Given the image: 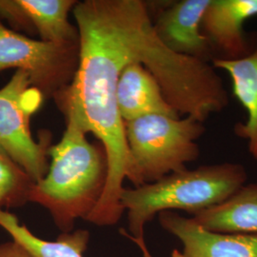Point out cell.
I'll return each mask as SVG.
<instances>
[{
  "instance_id": "6da1fadb",
  "label": "cell",
  "mask_w": 257,
  "mask_h": 257,
  "mask_svg": "<svg viewBox=\"0 0 257 257\" xmlns=\"http://www.w3.org/2000/svg\"><path fill=\"white\" fill-rule=\"evenodd\" d=\"M73 15L79 35L78 65L72 82L54 99L64 116L73 115L105 149L107 184L87 221L98 227L114 226L124 213L120 197L131 166L116 103L120 74L128 65H143L160 85L167 101L177 106L200 90L206 66L166 46L156 35L144 1H77Z\"/></svg>"
},
{
  "instance_id": "7a4b0ae2",
  "label": "cell",
  "mask_w": 257,
  "mask_h": 257,
  "mask_svg": "<svg viewBox=\"0 0 257 257\" xmlns=\"http://www.w3.org/2000/svg\"><path fill=\"white\" fill-rule=\"evenodd\" d=\"M65 119L62 138L48 150L49 171L30 195V202L46 209L62 233L73 231L75 221L91 215L105 192L109 171L101 143L90 142L73 115Z\"/></svg>"
},
{
  "instance_id": "3957f363",
  "label": "cell",
  "mask_w": 257,
  "mask_h": 257,
  "mask_svg": "<svg viewBox=\"0 0 257 257\" xmlns=\"http://www.w3.org/2000/svg\"><path fill=\"white\" fill-rule=\"evenodd\" d=\"M240 163L225 162L200 166L166 175L153 183L123 189L120 203L128 214L132 238L144 237L148 222L162 211H183L195 215L218 205L247 181Z\"/></svg>"
},
{
  "instance_id": "277c9868",
  "label": "cell",
  "mask_w": 257,
  "mask_h": 257,
  "mask_svg": "<svg viewBox=\"0 0 257 257\" xmlns=\"http://www.w3.org/2000/svg\"><path fill=\"white\" fill-rule=\"evenodd\" d=\"M130 155L127 179L138 187L186 170L200 156L197 140L205 135L202 121L193 116L152 114L124 122Z\"/></svg>"
},
{
  "instance_id": "5b68a950",
  "label": "cell",
  "mask_w": 257,
  "mask_h": 257,
  "mask_svg": "<svg viewBox=\"0 0 257 257\" xmlns=\"http://www.w3.org/2000/svg\"><path fill=\"white\" fill-rule=\"evenodd\" d=\"M43 100V94L20 70L0 89V144L35 183L45 177L50 167L51 133L42 132L36 141L30 127L31 117Z\"/></svg>"
},
{
  "instance_id": "8992f818",
  "label": "cell",
  "mask_w": 257,
  "mask_h": 257,
  "mask_svg": "<svg viewBox=\"0 0 257 257\" xmlns=\"http://www.w3.org/2000/svg\"><path fill=\"white\" fill-rule=\"evenodd\" d=\"M79 43L55 44L21 35L0 22V72L17 69L29 75L44 98L70 85L77 69Z\"/></svg>"
},
{
  "instance_id": "52a82bcc",
  "label": "cell",
  "mask_w": 257,
  "mask_h": 257,
  "mask_svg": "<svg viewBox=\"0 0 257 257\" xmlns=\"http://www.w3.org/2000/svg\"><path fill=\"white\" fill-rule=\"evenodd\" d=\"M211 0H180L157 16L154 28L157 37L178 55L211 63L217 55L202 32V19Z\"/></svg>"
},
{
  "instance_id": "ba28073f",
  "label": "cell",
  "mask_w": 257,
  "mask_h": 257,
  "mask_svg": "<svg viewBox=\"0 0 257 257\" xmlns=\"http://www.w3.org/2000/svg\"><path fill=\"white\" fill-rule=\"evenodd\" d=\"M158 219L164 230L180 240L184 257H257V233L212 232L176 211H162Z\"/></svg>"
},
{
  "instance_id": "9c48e42d",
  "label": "cell",
  "mask_w": 257,
  "mask_h": 257,
  "mask_svg": "<svg viewBox=\"0 0 257 257\" xmlns=\"http://www.w3.org/2000/svg\"><path fill=\"white\" fill-rule=\"evenodd\" d=\"M256 16L257 0H211L203 17L202 32L217 57L237 59L252 51L244 25Z\"/></svg>"
},
{
  "instance_id": "30bf717a",
  "label": "cell",
  "mask_w": 257,
  "mask_h": 257,
  "mask_svg": "<svg viewBox=\"0 0 257 257\" xmlns=\"http://www.w3.org/2000/svg\"><path fill=\"white\" fill-rule=\"evenodd\" d=\"M116 103L123 122L152 114L179 116L169 104L154 75L140 63L122 71L116 88Z\"/></svg>"
},
{
  "instance_id": "8fae6325",
  "label": "cell",
  "mask_w": 257,
  "mask_h": 257,
  "mask_svg": "<svg viewBox=\"0 0 257 257\" xmlns=\"http://www.w3.org/2000/svg\"><path fill=\"white\" fill-rule=\"evenodd\" d=\"M211 65L230 76L233 95L247 112V119L234 127V133L247 142L248 153L257 160V45L241 58L217 57Z\"/></svg>"
},
{
  "instance_id": "7c38bea8",
  "label": "cell",
  "mask_w": 257,
  "mask_h": 257,
  "mask_svg": "<svg viewBox=\"0 0 257 257\" xmlns=\"http://www.w3.org/2000/svg\"><path fill=\"white\" fill-rule=\"evenodd\" d=\"M0 227L6 230L12 239L27 249L34 257H84L88 248L90 232L86 230H73L61 233L55 241H48L36 236L18 217L0 208ZM128 237V236H127ZM132 239L141 249L143 257H154L145 243L144 237Z\"/></svg>"
},
{
  "instance_id": "4fadbf2b",
  "label": "cell",
  "mask_w": 257,
  "mask_h": 257,
  "mask_svg": "<svg viewBox=\"0 0 257 257\" xmlns=\"http://www.w3.org/2000/svg\"><path fill=\"white\" fill-rule=\"evenodd\" d=\"M192 218L212 232L257 233V183L244 184L223 202Z\"/></svg>"
},
{
  "instance_id": "5bb4252c",
  "label": "cell",
  "mask_w": 257,
  "mask_h": 257,
  "mask_svg": "<svg viewBox=\"0 0 257 257\" xmlns=\"http://www.w3.org/2000/svg\"><path fill=\"white\" fill-rule=\"evenodd\" d=\"M74 0H19L31 26L40 40L55 44L79 43L77 28L69 21Z\"/></svg>"
},
{
  "instance_id": "9a60e30c",
  "label": "cell",
  "mask_w": 257,
  "mask_h": 257,
  "mask_svg": "<svg viewBox=\"0 0 257 257\" xmlns=\"http://www.w3.org/2000/svg\"><path fill=\"white\" fill-rule=\"evenodd\" d=\"M35 182L0 144V208H19L30 202Z\"/></svg>"
},
{
  "instance_id": "2e32d148",
  "label": "cell",
  "mask_w": 257,
  "mask_h": 257,
  "mask_svg": "<svg viewBox=\"0 0 257 257\" xmlns=\"http://www.w3.org/2000/svg\"><path fill=\"white\" fill-rule=\"evenodd\" d=\"M0 257H34L26 248L14 240L0 244Z\"/></svg>"
},
{
  "instance_id": "e0dca14e",
  "label": "cell",
  "mask_w": 257,
  "mask_h": 257,
  "mask_svg": "<svg viewBox=\"0 0 257 257\" xmlns=\"http://www.w3.org/2000/svg\"><path fill=\"white\" fill-rule=\"evenodd\" d=\"M171 257H184L183 254L181 251H179L178 249H174L173 252H172V255Z\"/></svg>"
}]
</instances>
